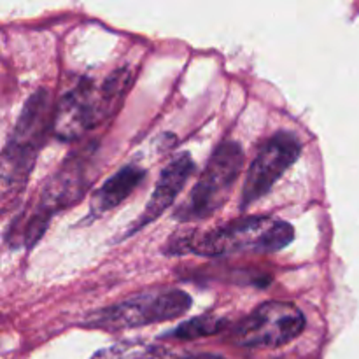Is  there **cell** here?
Returning <instances> with one entry per match:
<instances>
[{
    "label": "cell",
    "mask_w": 359,
    "mask_h": 359,
    "mask_svg": "<svg viewBox=\"0 0 359 359\" xmlns=\"http://www.w3.org/2000/svg\"><path fill=\"white\" fill-rule=\"evenodd\" d=\"M91 154L93 147L72 153L48 179L32 212L25 217L23 224L18 226L20 233L16 235V245H35L55 214L83 198L91 184Z\"/></svg>",
    "instance_id": "cell-4"
},
{
    "label": "cell",
    "mask_w": 359,
    "mask_h": 359,
    "mask_svg": "<svg viewBox=\"0 0 359 359\" xmlns=\"http://www.w3.org/2000/svg\"><path fill=\"white\" fill-rule=\"evenodd\" d=\"M244 167V151L235 140H223L200 174L188 200L175 212L182 223L202 221L223 207Z\"/></svg>",
    "instance_id": "cell-5"
},
{
    "label": "cell",
    "mask_w": 359,
    "mask_h": 359,
    "mask_svg": "<svg viewBox=\"0 0 359 359\" xmlns=\"http://www.w3.org/2000/svg\"><path fill=\"white\" fill-rule=\"evenodd\" d=\"M53 114L48 90L41 88L25 102L2 151L0 181L4 200L16 196L28 182L49 130H53Z\"/></svg>",
    "instance_id": "cell-3"
},
{
    "label": "cell",
    "mask_w": 359,
    "mask_h": 359,
    "mask_svg": "<svg viewBox=\"0 0 359 359\" xmlns=\"http://www.w3.org/2000/svg\"><path fill=\"white\" fill-rule=\"evenodd\" d=\"M193 300L181 290H153L93 312L83 323L86 328L121 332L158 323L174 321L189 311Z\"/></svg>",
    "instance_id": "cell-6"
},
{
    "label": "cell",
    "mask_w": 359,
    "mask_h": 359,
    "mask_svg": "<svg viewBox=\"0 0 359 359\" xmlns=\"http://www.w3.org/2000/svg\"><path fill=\"white\" fill-rule=\"evenodd\" d=\"M226 326V319L219 318V316L214 314H203L198 318H193L189 321L182 323L177 328H174L172 332L167 333V337L179 340H195V339H203V337L217 335L221 330Z\"/></svg>",
    "instance_id": "cell-12"
},
{
    "label": "cell",
    "mask_w": 359,
    "mask_h": 359,
    "mask_svg": "<svg viewBox=\"0 0 359 359\" xmlns=\"http://www.w3.org/2000/svg\"><path fill=\"white\" fill-rule=\"evenodd\" d=\"M294 241V228L287 221L270 216H248L205 233H193L175 241L172 255L193 252L207 258L233 255H270Z\"/></svg>",
    "instance_id": "cell-1"
},
{
    "label": "cell",
    "mask_w": 359,
    "mask_h": 359,
    "mask_svg": "<svg viewBox=\"0 0 359 359\" xmlns=\"http://www.w3.org/2000/svg\"><path fill=\"white\" fill-rule=\"evenodd\" d=\"M305 330V316L290 302H266L242 319L231 339L242 347H280L293 342Z\"/></svg>",
    "instance_id": "cell-7"
},
{
    "label": "cell",
    "mask_w": 359,
    "mask_h": 359,
    "mask_svg": "<svg viewBox=\"0 0 359 359\" xmlns=\"http://www.w3.org/2000/svg\"><path fill=\"white\" fill-rule=\"evenodd\" d=\"M90 359H170L167 351L144 340H123L97 351Z\"/></svg>",
    "instance_id": "cell-11"
},
{
    "label": "cell",
    "mask_w": 359,
    "mask_h": 359,
    "mask_svg": "<svg viewBox=\"0 0 359 359\" xmlns=\"http://www.w3.org/2000/svg\"><path fill=\"white\" fill-rule=\"evenodd\" d=\"M193 172H195V161L188 153H182L175 156L174 160H170V163L161 170L160 179H158L156 186H154L153 193H151L149 200L144 207V212L133 221L132 226L125 231L123 238L132 237L133 233L156 221L175 202V198L184 189L186 182L189 181Z\"/></svg>",
    "instance_id": "cell-9"
},
{
    "label": "cell",
    "mask_w": 359,
    "mask_h": 359,
    "mask_svg": "<svg viewBox=\"0 0 359 359\" xmlns=\"http://www.w3.org/2000/svg\"><path fill=\"white\" fill-rule=\"evenodd\" d=\"M177 359H226V358H223V356H217V354H209V353H202V354H191V356L177 358Z\"/></svg>",
    "instance_id": "cell-13"
},
{
    "label": "cell",
    "mask_w": 359,
    "mask_h": 359,
    "mask_svg": "<svg viewBox=\"0 0 359 359\" xmlns=\"http://www.w3.org/2000/svg\"><path fill=\"white\" fill-rule=\"evenodd\" d=\"M128 67L114 70L102 84L83 77L63 93L53 114V133L63 142L79 140L90 130L109 121L121 107L132 84Z\"/></svg>",
    "instance_id": "cell-2"
},
{
    "label": "cell",
    "mask_w": 359,
    "mask_h": 359,
    "mask_svg": "<svg viewBox=\"0 0 359 359\" xmlns=\"http://www.w3.org/2000/svg\"><path fill=\"white\" fill-rule=\"evenodd\" d=\"M300 153L302 144L294 133L277 132L270 137L249 165L241 193V209L245 210L262 200L298 160Z\"/></svg>",
    "instance_id": "cell-8"
},
{
    "label": "cell",
    "mask_w": 359,
    "mask_h": 359,
    "mask_svg": "<svg viewBox=\"0 0 359 359\" xmlns=\"http://www.w3.org/2000/svg\"><path fill=\"white\" fill-rule=\"evenodd\" d=\"M146 179V168L137 165H125L114 175L107 179L90 200V210L93 216H102L121 205Z\"/></svg>",
    "instance_id": "cell-10"
}]
</instances>
